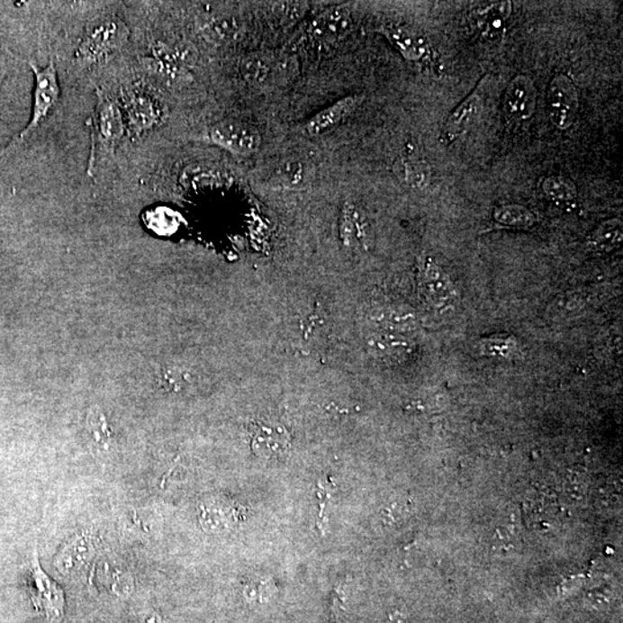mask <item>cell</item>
Wrapping results in <instances>:
<instances>
[{"label": "cell", "instance_id": "14", "mask_svg": "<svg viewBox=\"0 0 623 623\" xmlns=\"http://www.w3.org/2000/svg\"><path fill=\"white\" fill-rule=\"evenodd\" d=\"M421 289L426 301L433 307L445 309L452 306L455 301V290L448 276L433 262L425 265L421 276Z\"/></svg>", "mask_w": 623, "mask_h": 623}, {"label": "cell", "instance_id": "11", "mask_svg": "<svg viewBox=\"0 0 623 623\" xmlns=\"http://www.w3.org/2000/svg\"><path fill=\"white\" fill-rule=\"evenodd\" d=\"M228 499L211 497L199 505V522L204 531L219 534L239 520V510Z\"/></svg>", "mask_w": 623, "mask_h": 623}, {"label": "cell", "instance_id": "2", "mask_svg": "<svg viewBox=\"0 0 623 623\" xmlns=\"http://www.w3.org/2000/svg\"><path fill=\"white\" fill-rule=\"evenodd\" d=\"M130 32L116 15L102 16L90 24L76 51L77 63L95 67L104 63L124 47Z\"/></svg>", "mask_w": 623, "mask_h": 623}, {"label": "cell", "instance_id": "16", "mask_svg": "<svg viewBox=\"0 0 623 623\" xmlns=\"http://www.w3.org/2000/svg\"><path fill=\"white\" fill-rule=\"evenodd\" d=\"M351 23L350 12L344 7H335L314 20L311 32L320 41L339 40L349 32Z\"/></svg>", "mask_w": 623, "mask_h": 623}, {"label": "cell", "instance_id": "26", "mask_svg": "<svg viewBox=\"0 0 623 623\" xmlns=\"http://www.w3.org/2000/svg\"><path fill=\"white\" fill-rule=\"evenodd\" d=\"M267 71V65L260 59H248L245 61L243 73L246 80L257 81L264 79Z\"/></svg>", "mask_w": 623, "mask_h": 623}, {"label": "cell", "instance_id": "19", "mask_svg": "<svg viewBox=\"0 0 623 623\" xmlns=\"http://www.w3.org/2000/svg\"><path fill=\"white\" fill-rule=\"evenodd\" d=\"M622 236L620 220L606 221L589 236L586 246L593 252H610L620 246Z\"/></svg>", "mask_w": 623, "mask_h": 623}, {"label": "cell", "instance_id": "1", "mask_svg": "<svg viewBox=\"0 0 623 623\" xmlns=\"http://www.w3.org/2000/svg\"><path fill=\"white\" fill-rule=\"evenodd\" d=\"M92 149L88 159L87 175L94 177L102 158L113 156L127 132L124 113L116 100L104 90L96 88V104L89 119Z\"/></svg>", "mask_w": 623, "mask_h": 623}, {"label": "cell", "instance_id": "20", "mask_svg": "<svg viewBox=\"0 0 623 623\" xmlns=\"http://www.w3.org/2000/svg\"><path fill=\"white\" fill-rule=\"evenodd\" d=\"M494 220L512 228H530L537 222L534 212L520 204H505L495 208Z\"/></svg>", "mask_w": 623, "mask_h": 623}, {"label": "cell", "instance_id": "12", "mask_svg": "<svg viewBox=\"0 0 623 623\" xmlns=\"http://www.w3.org/2000/svg\"><path fill=\"white\" fill-rule=\"evenodd\" d=\"M384 34L405 59L424 61L432 57V49L429 41L420 32L410 30L408 27L392 26L384 28Z\"/></svg>", "mask_w": 623, "mask_h": 623}, {"label": "cell", "instance_id": "23", "mask_svg": "<svg viewBox=\"0 0 623 623\" xmlns=\"http://www.w3.org/2000/svg\"><path fill=\"white\" fill-rule=\"evenodd\" d=\"M89 430L97 453H108L112 434H110L108 425H106L104 417L101 413H92V416L89 418Z\"/></svg>", "mask_w": 623, "mask_h": 623}, {"label": "cell", "instance_id": "24", "mask_svg": "<svg viewBox=\"0 0 623 623\" xmlns=\"http://www.w3.org/2000/svg\"><path fill=\"white\" fill-rule=\"evenodd\" d=\"M108 581L110 592L117 598H121V600H126L134 591L133 576L129 572L124 571V569H113L109 573Z\"/></svg>", "mask_w": 623, "mask_h": 623}, {"label": "cell", "instance_id": "7", "mask_svg": "<svg viewBox=\"0 0 623 623\" xmlns=\"http://www.w3.org/2000/svg\"><path fill=\"white\" fill-rule=\"evenodd\" d=\"M489 77V75L483 76L473 92L446 119L441 131L440 141L442 145L449 146L457 141L477 121L479 114L483 112V104H485V87L487 82L490 81Z\"/></svg>", "mask_w": 623, "mask_h": 623}, {"label": "cell", "instance_id": "28", "mask_svg": "<svg viewBox=\"0 0 623 623\" xmlns=\"http://www.w3.org/2000/svg\"><path fill=\"white\" fill-rule=\"evenodd\" d=\"M6 73L7 69L5 64H4L3 61H0V92H2V87L4 85V81H5ZM0 126H2V118H0Z\"/></svg>", "mask_w": 623, "mask_h": 623}, {"label": "cell", "instance_id": "13", "mask_svg": "<svg viewBox=\"0 0 623 623\" xmlns=\"http://www.w3.org/2000/svg\"><path fill=\"white\" fill-rule=\"evenodd\" d=\"M252 448L260 456H282L289 448V437L285 429L256 421L251 425Z\"/></svg>", "mask_w": 623, "mask_h": 623}, {"label": "cell", "instance_id": "9", "mask_svg": "<svg viewBox=\"0 0 623 623\" xmlns=\"http://www.w3.org/2000/svg\"><path fill=\"white\" fill-rule=\"evenodd\" d=\"M209 140L232 154L248 156L259 150L261 137L253 127L237 121L217 122L209 131Z\"/></svg>", "mask_w": 623, "mask_h": 623}, {"label": "cell", "instance_id": "22", "mask_svg": "<svg viewBox=\"0 0 623 623\" xmlns=\"http://www.w3.org/2000/svg\"><path fill=\"white\" fill-rule=\"evenodd\" d=\"M483 355L495 358L510 359L518 355L519 343L515 338L508 335L491 336L481 343Z\"/></svg>", "mask_w": 623, "mask_h": 623}, {"label": "cell", "instance_id": "8", "mask_svg": "<svg viewBox=\"0 0 623 623\" xmlns=\"http://www.w3.org/2000/svg\"><path fill=\"white\" fill-rule=\"evenodd\" d=\"M97 555V539L92 530L77 531L57 552L53 567L63 576L84 572Z\"/></svg>", "mask_w": 623, "mask_h": 623}, {"label": "cell", "instance_id": "10", "mask_svg": "<svg viewBox=\"0 0 623 623\" xmlns=\"http://www.w3.org/2000/svg\"><path fill=\"white\" fill-rule=\"evenodd\" d=\"M536 108L537 89L534 81L523 75L512 77L502 100V112L507 121L527 122L534 116Z\"/></svg>", "mask_w": 623, "mask_h": 623}, {"label": "cell", "instance_id": "18", "mask_svg": "<svg viewBox=\"0 0 623 623\" xmlns=\"http://www.w3.org/2000/svg\"><path fill=\"white\" fill-rule=\"evenodd\" d=\"M397 177L403 180L410 187L424 190L432 178V172L428 163L423 159L404 158L396 162Z\"/></svg>", "mask_w": 623, "mask_h": 623}, {"label": "cell", "instance_id": "17", "mask_svg": "<svg viewBox=\"0 0 623 623\" xmlns=\"http://www.w3.org/2000/svg\"><path fill=\"white\" fill-rule=\"evenodd\" d=\"M359 96H348L336 102L321 113L315 114L311 118L306 124V131L311 135H320L327 132L328 130L333 129L334 126L341 122L344 118L350 114L359 104Z\"/></svg>", "mask_w": 623, "mask_h": 623}, {"label": "cell", "instance_id": "4", "mask_svg": "<svg viewBox=\"0 0 623 623\" xmlns=\"http://www.w3.org/2000/svg\"><path fill=\"white\" fill-rule=\"evenodd\" d=\"M30 589L32 605L43 614L45 623H63L67 604L64 589L41 565L38 549L30 564Z\"/></svg>", "mask_w": 623, "mask_h": 623}, {"label": "cell", "instance_id": "27", "mask_svg": "<svg viewBox=\"0 0 623 623\" xmlns=\"http://www.w3.org/2000/svg\"><path fill=\"white\" fill-rule=\"evenodd\" d=\"M132 623H163V618L158 612L143 613Z\"/></svg>", "mask_w": 623, "mask_h": 623}, {"label": "cell", "instance_id": "15", "mask_svg": "<svg viewBox=\"0 0 623 623\" xmlns=\"http://www.w3.org/2000/svg\"><path fill=\"white\" fill-rule=\"evenodd\" d=\"M511 14V3H495L479 8L473 15L474 30L483 38L497 39L505 32L506 23Z\"/></svg>", "mask_w": 623, "mask_h": 623}, {"label": "cell", "instance_id": "5", "mask_svg": "<svg viewBox=\"0 0 623 623\" xmlns=\"http://www.w3.org/2000/svg\"><path fill=\"white\" fill-rule=\"evenodd\" d=\"M122 97L127 132L133 137H141L161 125L164 117L162 105L149 90L133 86L122 90Z\"/></svg>", "mask_w": 623, "mask_h": 623}, {"label": "cell", "instance_id": "3", "mask_svg": "<svg viewBox=\"0 0 623 623\" xmlns=\"http://www.w3.org/2000/svg\"><path fill=\"white\" fill-rule=\"evenodd\" d=\"M34 73V102H32V117L26 129L19 135L18 142L23 143L32 137L56 109L60 98V86L55 60L50 59L47 67L40 68L34 63H28Z\"/></svg>", "mask_w": 623, "mask_h": 623}, {"label": "cell", "instance_id": "6", "mask_svg": "<svg viewBox=\"0 0 623 623\" xmlns=\"http://www.w3.org/2000/svg\"><path fill=\"white\" fill-rule=\"evenodd\" d=\"M547 113L552 124L561 131L568 130L579 113V90L567 76L556 75L547 88Z\"/></svg>", "mask_w": 623, "mask_h": 623}, {"label": "cell", "instance_id": "25", "mask_svg": "<svg viewBox=\"0 0 623 623\" xmlns=\"http://www.w3.org/2000/svg\"><path fill=\"white\" fill-rule=\"evenodd\" d=\"M272 594V586L269 581L254 580L246 584L244 589V596L246 600L251 602H265L267 601Z\"/></svg>", "mask_w": 623, "mask_h": 623}, {"label": "cell", "instance_id": "21", "mask_svg": "<svg viewBox=\"0 0 623 623\" xmlns=\"http://www.w3.org/2000/svg\"><path fill=\"white\" fill-rule=\"evenodd\" d=\"M544 194L555 203H572L576 199L577 188L573 180L563 176H551L543 182Z\"/></svg>", "mask_w": 623, "mask_h": 623}]
</instances>
